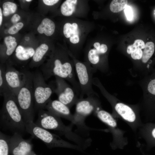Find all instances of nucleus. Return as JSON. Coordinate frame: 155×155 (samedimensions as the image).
<instances>
[{
    "label": "nucleus",
    "mask_w": 155,
    "mask_h": 155,
    "mask_svg": "<svg viewBox=\"0 0 155 155\" xmlns=\"http://www.w3.org/2000/svg\"><path fill=\"white\" fill-rule=\"evenodd\" d=\"M49 50V46L46 44H42L35 50V53L32 57V63L30 66L33 68L38 66Z\"/></svg>",
    "instance_id": "nucleus-15"
},
{
    "label": "nucleus",
    "mask_w": 155,
    "mask_h": 155,
    "mask_svg": "<svg viewBox=\"0 0 155 155\" xmlns=\"http://www.w3.org/2000/svg\"><path fill=\"white\" fill-rule=\"evenodd\" d=\"M79 32L78 25L76 23H73L71 24L67 23L64 26L63 33L67 38H69L72 35Z\"/></svg>",
    "instance_id": "nucleus-22"
},
{
    "label": "nucleus",
    "mask_w": 155,
    "mask_h": 155,
    "mask_svg": "<svg viewBox=\"0 0 155 155\" xmlns=\"http://www.w3.org/2000/svg\"><path fill=\"white\" fill-rule=\"evenodd\" d=\"M90 66L79 61L75 63V71L81 89L80 98H83L85 95L98 96L92 88L93 75L96 70Z\"/></svg>",
    "instance_id": "nucleus-6"
},
{
    "label": "nucleus",
    "mask_w": 155,
    "mask_h": 155,
    "mask_svg": "<svg viewBox=\"0 0 155 155\" xmlns=\"http://www.w3.org/2000/svg\"><path fill=\"white\" fill-rule=\"evenodd\" d=\"M20 19V16L17 14L14 15L11 18L12 22L15 24Z\"/></svg>",
    "instance_id": "nucleus-35"
},
{
    "label": "nucleus",
    "mask_w": 155,
    "mask_h": 155,
    "mask_svg": "<svg viewBox=\"0 0 155 155\" xmlns=\"http://www.w3.org/2000/svg\"><path fill=\"white\" fill-rule=\"evenodd\" d=\"M5 77L9 88L15 96L25 80L24 70L20 71L8 65L5 67Z\"/></svg>",
    "instance_id": "nucleus-9"
},
{
    "label": "nucleus",
    "mask_w": 155,
    "mask_h": 155,
    "mask_svg": "<svg viewBox=\"0 0 155 155\" xmlns=\"http://www.w3.org/2000/svg\"><path fill=\"white\" fill-rule=\"evenodd\" d=\"M124 12L127 19L129 21L133 19V14L131 7L127 5L125 8Z\"/></svg>",
    "instance_id": "nucleus-29"
},
{
    "label": "nucleus",
    "mask_w": 155,
    "mask_h": 155,
    "mask_svg": "<svg viewBox=\"0 0 155 155\" xmlns=\"http://www.w3.org/2000/svg\"><path fill=\"white\" fill-rule=\"evenodd\" d=\"M9 143L11 155H30L33 151L31 140L24 139L22 135L17 132L9 137Z\"/></svg>",
    "instance_id": "nucleus-10"
},
{
    "label": "nucleus",
    "mask_w": 155,
    "mask_h": 155,
    "mask_svg": "<svg viewBox=\"0 0 155 155\" xmlns=\"http://www.w3.org/2000/svg\"><path fill=\"white\" fill-rule=\"evenodd\" d=\"M16 38L11 36H7L5 37L4 39V41L6 46L10 44L16 42Z\"/></svg>",
    "instance_id": "nucleus-31"
},
{
    "label": "nucleus",
    "mask_w": 155,
    "mask_h": 155,
    "mask_svg": "<svg viewBox=\"0 0 155 155\" xmlns=\"http://www.w3.org/2000/svg\"><path fill=\"white\" fill-rule=\"evenodd\" d=\"M154 51L155 45L154 43L152 42H147L145 44L142 58V61L144 63L146 64L149 62V65L152 72V71L150 67L149 61L151 64L152 62L150 59L154 54Z\"/></svg>",
    "instance_id": "nucleus-18"
},
{
    "label": "nucleus",
    "mask_w": 155,
    "mask_h": 155,
    "mask_svg": "<svg viewBox=\"0 0 155 155\" xmlns=\"http://www.w3.org/2000/svg\"><path fill=\"white\" fill-rule=\"evenodd\" d=\"M55 25L52 20L45 18L42 21L37 28L38 32L41 34L44 33L47 36L52 35L54 32Z\"/></svg>",
    "instance_id": "nucleus-17"
},
{
    "label": "nucleus",
    "mask_w": 155,
    "mask_h": 155,
    "mask_svg": "<svg viewBox=\"0 0 155 155\" xmlns=\"http://www.w3.org/2000/svg\"><path fill=\"white\" fill-rule=\"evenodd\" d=\"M17 45V43L16 42H12L7 45V49L5 52V54L7 56L11 55Z\"/></svg>",
    "instance_id": "nucleus-28"
},
{
    "label": "nucleus",
    "mask_w": 155,
    "mask_h": 155,
    "mask_svg": "<svg viewBox=\"0 0 155 155\" xmlns=\"http://www.w3.org/2000/svg\"><path fill=\"white\" fill-rule=\"evenodd\" d=\"M96 96H97L91 95L86 98H79L75 104V111L73 115L74 124L86 127L84 123L85 118L100 107V102Z\"/></svg>",
    "instance_id": "nucleus-7"
},
{
    "label": "nucleus",
    "mask_w": 155,
    "mask_h": 155,
    "mask_svg": "<svg viewBox=\"0 0 155 155\" xmlns=\"http://www.w3.org/2000/svg\"><path fill=\"white\" fill-rule=\"evenodd\" d=\"M111 103L115 110L125 121L133 122L135 120V114L133 110L129 106L122 102Z\"/></svg>",
    "instance_id": "nucleus-13"
},
{
    "label": "nucleus",
    "mask_w": 155,
    "mask_h": 155,
    "mask_svg": "<svg viewBox=\"0 0 155 155\" xmlns=\"http://www.w3.org/2000/svg\"><path fill=\"white\" fill-rule=\"evenodd\" d=\"M136 49L133 46V44L129 45L127 48V52L128 54H131V53Z\"/></svg>",
    "instance_id": "nucleus-36"
},
{
    "label": "nucleus",
    "mask_w": 155,
    "mask_h": 155,
    "mask_svg": "<svg viewBox=\"0 0 155 155\" xmlns=\"http://www.w3.org/2000/svg\"><path fill=\"white\" fill-rule=\"evenodd\" d=\"M77 2V0H66L65 1L61 7L62 14L67 16L71 15L75 11Z\"/></svg>",
    "instance_id": "nucleus-19"
},
{
    "label": "nucleus",
    "mask_w": 155,
    "mask_h": 155,
    "mask_svg": "<svg viewBox=\"0 0 155 155\" xmlns=\"http://www.w3.org/2000/svg\"><path fill=\"white\" fill-rule=\"evenodd\" d=\"M0 112L1 122L4 127L22 134L26 131L25 122L12 94H5Z\"/></svg>",
    "instance_id": "nucleus-1"
},
{
    "label": "nucleus",
    "mask_w": 155,
    "mask_h": 155,
    "mask_svg": "<svg viewBox=\"0 0 155 155\" xmlns=\"http://www.w3.org/2000/svg\"><path fill=\"white\" fill-rule=\"evenodd\" d=\"M25 82L15 96L16 101L25 122L33 121L34 109L33 93V74L24 70Z\"/></svg>",
    "instance_id": "nucleus-3"
},
{
    "label": "nucleus",
    "mask_w": 155,
    "mask_h": 155,
    "mask_svg": "<svg viewBox=\"0 0 155 155\" xmlns=\"http://www.w3.org/2000/svg\"><path fill=\"white\" fill-rule=\"evenodd\" d=\"M9 136L0 133V155H11L9 146Z\"/></svg>",
    "instance_id": "nucleus-20"
},
{
    "label": "nucleus",
    "mask_w": 155,
    "mask_h": 155,
    "mask_svg": "<svg viewBox=\"0 0 155 155\" xmlns=\"http://www.w3.org/2000/svg\"><path fill=\"white\" fill-rule=\"evenodd\" d=\"M146 135L148 141L155 145V124L149 125L147 127Z\"/></svg>",
    "instance_id": "nucleus-25"
},
{
    "label": "nucleus",
    "mask_w": 155,
    "mask_h": 155,
    "mask_svg": "<svg viewBox=\"0 0 155 155\" xmlns=\"http://www.w3.org/2000/svg\"><path fill=\"white\" fill-rule=\"evenodd\" d=\"M38 111V119L35 123L36 125L45 129L61 131L67 139L78 146H82L84 144L85 139L73 132L71 126H65L60 117L43 109Z\"/></svg>",
    "instance_id": "nucleus-2"
},
{
    "label": "nucleus",
    "mask_w": 155,
    "mask_h": 155,
    "mask_svg": "<svg viewBox=\"0 0 155 155\" xmlns=\"http://www.w3.org/2000/svg\"><path fill=\"white\" fill-rule=\"evenodd\" d=\"M143 52L141 49H136L131 54V57L133 59L140 60L142 58Z\"/></svg>",
    "instance_id": "nucleus-27"
},
{
    "label": "nucleus",
    "mask_w": 155,
    "mask_h": 155,
    "mask_svg": "<svg viewBox=\"0 0 155 155\" xmlns=\"http://www.w3.org/2000/svg\"><path fill=\"white\" fill-rule=\"evenodd\" d=\"M108 48L107 46L104 44H102L100 45V50L99 51L97 50L99 55H101L105 54L107 51Z\"/></svg>",
    "instance_id": "nucleus-32"
},
{
    "label": "nucleus",
    "mask_w": 155,
    "mask_h": 155,
    "mask_svg": "<svg viewBox=\"0 0 155 155\" xmlns=\"http://www.w3.org/2000/svg\"><path fill=\"white\" fill-rule=\"evenodd\" d=\"M5 67L0 66V94L2 96L6 94H12L9 88L5 77Z\"/></svg>",
    "instance_id": "nucleus-21"
},
{
    "label": "nucleus",
    "mask_w": 155,
    "mask_h": 155,
    "mask_svg": "<svg viewBox=\"0 0 155 155\" xmlns=\"http://www.w3.org/2000/svg\"><path fill=\"white\" fill-rule=\"evenodd\" d=\"M145 97L148 110L155 113V73L146 79L144 86Z\"/></svg>",
    "instance_id": "nucleus-12"
},
{
    "label": "nucleus",
    "mask_w": 155,
    "mask_h": 155,
    "mask_svg": "<svg viewBox=\"0 0 155 155\" xmlns=\"http://www.w3.org/2000/svg\"><path fill=\"white\" fill-rule=\"evenodd\" d=\"M35 51L31 47L24 48L19 45L16 48L15 55L18 59L20 61H26L33 57Z\"/></svg>",
    "instance_id": "nucleus-16"
},
{
    "label": "nucleus",
    "mask_w": 155,
    "mask_h": 155,
    "mask_svg": "<svg viewBox=\"0 0 155 155\" xmlns=\"http://www.w3.org/2000/svg\"><path fill=\"white\" fill-rule=\"evenodd\" d=\"M2 21V14L1 8H0V25H1Z\"/></svg>",
    "instance_id": "nucleus-38"
},
{
    "label": "nucleus",
    "mask_w": 155,
    "mask_h": 155,
    "mask_svg": "<svg viewBox=\"0 0 155 155\" xmlns=\"http://www.w3.org/2000/svg\"><path fill=\"white\" fill-rule=\"evenodd\" d=\"M95 115L102 122L110 127H116L117 123L113 116L109 113L102 109L101 107L98 108L94 112Z\"/></svg>",
    "instance_id": "nucleus-14"
},
{
    "label": "nucleus",
    "mask_w": 155,
    "mask_h": 155,
    "mask_svg": "<svg viewBox=\"0 0 155 155\" xmlns=\"http://www.w3.org/2000/svg\"><path fill=\"white\" fill-rule=\"evenodd\" d=\"M44 108L60 117L69 120L74 124V115L71 113L70 108L59 100H52L51 99Z\"/></svg>",
    "instance_id": "nucleus-11"
},
{
    "label": "nucleus",
    "mask_w": 155,
    "mask_h": 155,
    "mask_svg": "<svg viewBox=\"0 0 155 155\" xmlns=\"http://www.w3.org/2000/svg\"><path fill=\"white\" fill-rule=\"evenodd\" d=\"M127 0H113L110 5L111 11L113 13H117L123 9L127 6Z\"/></svg>",
    "instance_id": "nucleus-23"
},
{
    "label": "nucleus",
    "mask_w": 155,
    "mask_h": 155,
    "mask_svg": "<svg viewBox=\"0 0 155 155\" xmlns=\"http://www.w3.org/2000/svg\"><path fill=\"white\" fill-rule=\"evenodd\" d=\"M32 0H26V1L27 2H30Z\"/></svg>",
    "instance_id": "nucleus-41"
},
{
    "label": "nucleus",
    "mask_w": 155,
    "mask_h": 155,
    "mask_svg": "<svg viewBox=\"0 0 155 155\" xmlns=\"http://www.w3.org/2000/svg\"><path fill=\"white\" fill-rule=\"evenodd\" d=\"M43 2L46 5H52L57 3L59 0H43Z\"/></svg>",
    "instance_id": "nucleus-34"
},
{
    "label": "nucleus",
    "mask_w": 155,
    "mask_h": 155,
    "mask_svg": "<svg viewBox=\"0 0 155 155\" xmlns=\"http://www.w3.org/2000/svg\"><path fill=\"white\" fill-rule=\"evenodd\" d=\"M70 42L73 44L78 43L80 40L78 34H75L71 36L69 38Z\"/></svg>",
    "instance_id": "nucleus-33"
},
{
    "label": "nucleus",
    "mask_w": 155,
    "mask_h": 155,
    "mask_svg": "<svg viewBox=\"0 0 155 155\" xmlns=\"http://www.w3.org/2000/svg\"><path fill=\"white\" fill-rule=\"evenodd\" d=\"M26 131L42 141L49 148L61 147L82 151L78 145H74L62 139L58 135L36 125L33 121L25 122Z\"/></svg>",
    "instance_id": "nucleus-4"
},
{
    "label": "nucleus",
    "mask_w": 155,
    "mask_h": 155,
    "mask_svg": "<svg viewBox=\"0 0 155 155\" xmlns=\"http://www.w3.org/2000/svg\"><path fill=\"white\" fill-rule=\"evenodd\" d=\"M23 25V24L22 22L16 23L9 29L8 30V33L11 34H16L22 28Z\"/></svg>",
    "instance_id": "nucleus-26"
},
{
    "label": "nucleus",
    "mask_w": 155,
    "mask_h": 155,
    "mask_svg": "<svg viewBox=\"0 0 155 155\" xmlns=\"http://www.w3.org/2000/svg\"><path fill=\"white\" fill-rule=\"evenodd\" d=\"M33 74V93L35 108L39 111L44 109L50 100L55 88L48 85L41 72Z\"/></svg>",
    "instance_id": "nucleus-5"
},
{
    "label": "nucleus",
    "mask_w": 155,
    "mask_h": 155,
    "mask_svg": "<svg viewBox=\"0 0 155 155\" xmlns=\"http://www.w3.org/2000/svg\"><path fill=\"white\" fill-rule=\"evenodd\" d=\"M56 87L54 93L58 97V100L70 108L75 104L78 100V96L74 88L69 85L65 80L55 76Z\"/></svg>",
    "instance_id": "nucleus-8"
},
{
    "label": "nucleus",
    "mask_w": 155,
    "mask_h": 155,
    "mask_svg": "<svg viewBox=\"0 0 155 155\" xmlns=\"http://www.w3.org/2000/svg\"><path fill=\"white\" fill-rule=\"evenodd\" d=\"M133 45L135 48L142 49L144 48L145 44L142 40L137 39L134 41Z\"/></svg>",
    "instance_id": "nucleus-30"
},
{
    "label": "nucleus",
    "mask_w": 155,
    "mask_h": 155,
    "mask_svg": "<svg viewBox=\"0 0 155 155\" xmlns=\"http://www.w3.org/2000/svg\"><path fill=\"white\" fill-rule=\"evenodd\" d=\"M3 13L4 16H6L10 14L14 13L17 8V6L14 3L6 2L3 4Z\"/></svg>",
    "instance_id": "nucleus-24"
},
{
    "label": "nucleus",
    "mask_w": 155,
    "mask_h": 155,
    "mask_svg": "<svg viewBox=\"0 0 155 155\" xmlns=\"http://www.w3.org/2000/svg\"><path fill=\"white\" fill-rule=\"evenodd\" d=\"M93 46L98 51H99L100 46V44L99 42H95Z\"/></svg>",
    "instance_id": "nucleus-37"
},
{
    "label": "nucleus",
    "mask_w": 155,
    "mask_h": 155,
    "mask_svg": "<svg viewBox=\"0 0 155 155\" xmlns=\"http://www.w3.org/2000/svg\"><path fill=\"white\" fill-rule=\"evenodd\" d=\"M152 73H155V69L153 70L152 72Z\"/></svg>",
    "instance_id": "nucleus-40"
},
{
    "label": "nucleus",
    "mask_w": 155,
    "mask_h": 155,
    "mask_svg": "<svg viewBox=\"0 0 155 155\" xmlns=\"http://www.w3.org/2000/svg\"><path fill=\"white\" fill-rule=\"evenodd\" d=\"M30 155H37L34 151H33L31 153V154H30Z\"/></svg>",
    "instance_id": "nucleus-39"
}]
</instances>
